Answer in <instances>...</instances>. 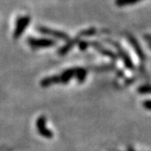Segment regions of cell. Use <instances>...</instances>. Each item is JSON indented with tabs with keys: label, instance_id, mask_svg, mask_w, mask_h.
<instances>
[{
	"label": "cell",
	"instance_id": "cell-1",
	"mask_svg": "<svg viewBox=\"0 0 151 151\" xmlns=\"http://www.w3.org/2000/svg\"><path fill=\"white\" fill-rule=\"evenodd\" d=\"M80 69H81V67L70 68L68 70H64L60 75L44 78L43 80L40 81V85L43 87H47V86H51L53 84H56V83H67L73 76H77Z\"/></svg>",
	"mask_w": 151,
	"mask_h": 151
},
{
	"label": "cell",
	"instance_id": "cell-12",
	"mask_svg": "<svg viewBox=\"0 0 151 151\" xmlns=\"http://www.w3.org/2000/svg\"><path fill=\"white\" fill-rule=\"evenodd\" d=\"M138 92L139 93H151V86L145 85L141 86L138 88Z\"/></svg>",
	"mask_w": 151,
	"mask_h": 151
},
{
	"label": "cell",
	"instance_id": "cell-2",
	"mask_svg": "<svg viewBox=\"0 0 151 151\" xmlns=\"http://www.w3.org/2000/svg\"><path fill=\"white\" fill-rule=\"evenodd\" d=\"M105 41H106L107 43L110 44L111 45H113V47L118 50V53H119V55H120V57L123 60L125 66H126L128 69H129V70H134V63H133V60L130 58L129 55L128 54V53L126 52V50L122 47V45H120L118 42L113 41V40H109V39L105 40Z\"/></svg>",
	"mask_w": 151,
	"mask_h": 151
},
{
	"label": "cell",
	"instance_id": "cell-15",
	"mask_svg": "<svg viewBox=\"0 0 151 151\" xmlns=\"http://www.w3.org/2000/svg\"><path fill=\"white\" fill-rule=\"evenodd\" d=\"M145 39L149 41V46H150V48L151 49V35H145Z\"/></svg>",
	"mask_w": 151,
	"mask_h": 151
},
{
	"label": "cell",
	"instance_id": "cell-4",
	"mask_svg": "<svg viewBox=\"0 0 151 151\" xmlns=\"http://www.w3.org/2000/svg\"><path fill=\"white\" fill-rule=\"evenodd\" d=\"M37 31L42 35H48V36H51V37L58 39L60 40H64V41H69L70 39V36L65 32L60 31V30H56V29H53L48 27H45V26H39L37 27Z\"/></svg>",
	"mask_w": 151,
	"mask_h": 151
},
{
	"label": "cell",
	"instance_id": "cell-10",
	"mask_svg": "<svg viewBox=\"0 0 151 151\" xmlns=\"http://www.w3.org/2000/svg\"><path fill=\"white\" fill-rule=\"evenodd\" d=\"M97 33V30L96 28H88L86 29H83L77 34L76 36L81 39L83 37H90V36H93Z\"/></svg>",
	"mask_w": 151,
	"mask_h": 151
},
{
	"label": "cell",
	"instance_id": "cell-7",
	"mask_svg": "<svg viewBox=\"0 0 151 151\" xmlns=\"http://www.w3.org/2000/svg\"><path fill=\"white\" fill-rule=\"evenodd\" d=\"M127 39L129 40L131 46L134 50L135 53L138 55V57L139 58V60H140L141 61H145V54L144 53L143 50L141 48L140 45L138 42V40H136V38L134 37L131 35H127Z\"/></svg>",
	"mask_w": 151,
	"mask_h": 151
},
{
	"label": "cell",
	"instance_id": "cell-3",
	"mask_svg": "<svg viewBox=\"0 0 151 151\" xmlns=\"http://www.w3.org/2000/svg\"><path fill=\"white\" fill-rule=\"evenodd\" d=\"M28 44L32 49L49 48L55 45V40L49 38H34L29 37L27 40Z\"/></svg>",
	"mask_w": 151,
	"mask_h": 151
},
{
	"label": "cell",
	"instance_id": "cell-13",
	"mask_svg": "<svg viewBox=\"0 0 151 151\" xmlns=\"http://www.w3.org/2000/svg\"><path fill=\"white\" fill-rule=\"evenodd\" d=\"M77 45H78V47L81 49V50H85L87 49L88 46H90V41H86V40H81Z\"/></svg>",
	"mask_w": 151,
	"mask_h": 151
},
{
	"label": "cell",
	"instance_id": "cell-8",
	"mask_svg": "<svg viewBox=\"0 0 151 151\" xmlns=\"http://www.w3.org/2000/svg\"><path fill=\"white\" fill-rule=\"evenodd\" d=\"M36 126H37V129L39 134L43 136L46 139H51L53 134L45 128V119L44 116H41L38 119L37 122H36Z\"/></svg>",
	"mask_w": 151,
	"mask_h": 151
},
{
	"label": "cell",
	"instance_id": "cell-14",
	"mask_svg": "<svg viewBox=\"0 0 151 151\" xmlns=\"http://www.w3.org/2000/svg\"><path fill=\"white\" fill-rule=\"evenodd\" d=\"M143 105H144V107H145L146 109L151 110V100H147V101H145V102L143 103Z\"/></svg>",
	"mask_w": 151,
	"mask_h": 151
},
{
	"label": "cell",
	"instance_id": "cell-6",
	"mask_svg": "<svg viewBox=\"0 0 151 151\" xmlns=\"http://www.w3.org/2000/svg\"><path fill=\"white\" fill-rule=\"evenodd\" d=\"M90 46H92L93 48H95L100 54L106 55L108 57H110L111 59L117 60L118 59V55L115 54L113 51L110 50L109 49L104 47L102 44H100L97 41H90Z\"/></svg>",
	"mask_w": 151,
	"mask_h": 151
},
{
	"label": "cell",
	"instance_id": "cell-9",
	"mask_svg": "<svg viewBox=\"0 0 151 151\" xmlns=\"http://www.w3.org/2000/svg\"><path fill=\"white\" fill-rule=\"evenodd\" d=\"M81 40V39H80L78 36H76L75 39H70L69 41L66 42L65 45H64L62 47H60V48L58 50V54H59L60 55H66L69 51H70L71 49L75 46L76 45H78L79 41H80Z\"/></svg>",
	"mask_w": 151,
	"mask_h": 151
},
{
	"label": "cell",
	"instance_id": "cell-5",
	"mask_svg": "<svg viewBox=\"0 0 151 151\" xmlns=\"http://www.w3.org/2000/svg\"><path fill=\"white\" fill-rule=\"evenodd\" d=\"M30 17L29 15H24V16H20L18 18L14 28V39H19L25 31L26 28L29 26V23H30Z\"/></svg>",
	"mask_w": 151,
	"mask_h": 151
},
{
	"label": "cell",
	"instance_id": "cell-11",
	"mask_svg": "<svg viewBox=\"0 0 151 151\" xmlns=\"http://www.w3.org/2000/svg\"><path fill=\"white\" fill-rule=\"evenodd\" d=\"M143 0H115V4L118 7H125L135 4Z\"/></svg>",
	"mask_w": 151,
	"mask_h": 151
}]
</instances>
